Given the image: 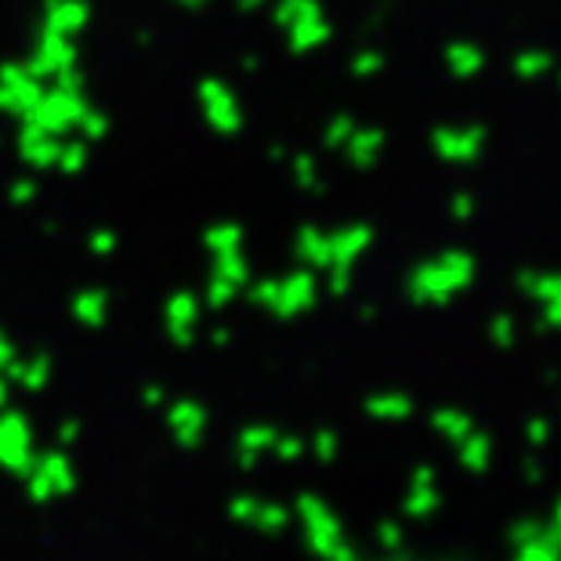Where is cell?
I'll list each match as a JSON object with an SVG mask.
<instances>
[{
  "mask_svg": "<svg viewBox=\"0 0 561 561\" xmlns=\"http://www.w3.org/2000/svg\"><path fill=\"white\" fill-rule=\"evenodd\" d=\"M26 489H29V500L33 503H48L54 497V489H51V478L44 475L40 467H33L29 475H26Z\"/></svg>",
  "mask_w": 561,
  "mask_h": 561,
  "instance_id": "52a82bcc",
  "label": "cell"
},
{
  "mask_svg": "<svg viewBox=\"0 0 561 561\" xmlns=\"http://www.w3.org/2000/svg\"><path fill=\"white\" fill-rule=\"evenodd\" d=\"M44 377H48V369H44V363H37V366H33L29 374H26V385H29V388H40Z\"/></svg>",
  "mask_w": 561,
  "mask_h": 561,
  "instance_id": "7c38bea8",
  "label": "cell"
},
{
  "mask_svg": "<svg viewBox=\"0 0 561 561\" xmlns=\"http://www.w3.org/2000/svg\"><path fill=\"white\" fill-rule=\"evenodd\" d=\"M257 508H261V500H254V497H235V500L229 503V514H232L235 522H254Z\"/></svg>",
  "mask_w": 561,
  "mask_h": 561,
  "instance_id": "ba28073f",
  "label": "cell"
},
{
  "mask_svg": "<svg viewBox=\"0 0 561 561\" xmlns=\"http://www.w3.org/2000/svg\"><path fill=\"white\" fill-rule=\"evenodd\" d=\"M145 402H153V406H156V402H160V388H149V395H145Z\"/></svg>",
  "mask_w": 561,
  "mask_h": 561,
  "instance_id": "4fadbf2b",
  "label": "cell"
},
{
  "mask_svg": "<svg viewBox=\"0 0 561 561\" xmlns=\"http://www.w3.org/2000/svg\"><path fill=\"white\" fill-rule=\"evenodd\" d=\"M204 410L196 406V402H178L171 410V428H174V439L182 449H196L199 439H204Z\"/></svg>",
  "mask_w": 561,
  "mask_h": 561,
  "instance_id": "3957f363",
  "label": "cell"
},
{
  "mask_svg": "<svg viewBox=\"0 0 561 561\" xmlns=\"http://www.w3.org/2000/svg\"><path fill=\"white\" fill-rule=\"evenodd\" d=\"M333 449H337L333 435H319V442H316V456H319V460H333Z\"/></svg>",
  "mask_w": 561,
  "mask_h": 561,
  "instance_id": "30bf717a",
  "label": "cell"
},
{
  "mask_svg": "<svg viewBox=\"0 0 561 561\" xmlns=\"http://www.w3.org/2000/svg\"><path fill=\"white\" fill-rule=\"evenodd\" d=\"M0 406H4V385H0Z\"/></svg>",
  "mask_w": 561,
  "mask_h": 561,
  "instance_id": "5bb4252c",
  "label": "cell"
},
{
  "mask_svg": "<svg viewBox=\"0 0 561 561\" xmlns=\"http://www.w3.org/2000/svg\"><path fill=\"white\" fill-rule=\"evenodd\" d=\"M76 435H81V424H76V420H65L62 428H59V442L70 446V442H76Z\"/></svg>",
  "mask_w": 561,
  "mask_h": 561,
  "instance_id": "8fae6325",
  "label": "cell"
},
{
  "mask_svg": "<svg viewBox=\"0 0 561 561\" xmlns=\"http://www.w3.org/2000/svg\"><path fill=\"white\" fill-rule=\"evenodd\" d=\"M37 467L51 478L54 497H65V492L76 489V471L65 453H37Z\"/></svg>",
  "mask_w": 561,
  "mask_h": 561,
  "instance_id": "277c9868",
  "label": "cell"
},
{
  "mask_svg": "<svg viewBox=\"0 0 561 561\" xmlns=\"http://www.w3.org/2000/svg\"><path fill=\"white\" fill-rule=\"evenodd\" d=\"M286 508H279V503H261V508H257V514H254V525L261 533H279L286 525Z\"/></svg>",
  "mask_w": 561,
  "mask_h": 561,
  "instance_id": "8992f818",
  "label": "cell"
},
{
  "mask_svg": "<svg viewBox=\"0 0 561 561\" xmlns=\"http://www.w3.org/2000/svg\"><path fill=\"white\" fill-rule=\"evenodd\" d=\"M297 511L308 525V544L316 547L322 558H327L333 547L341 544V525H337V519L327 511V503H319L316 497H301Z\"/></svg>",
  "mask_w": 561,
  "mask_h": 561,
  "instance_id": "7a4b0ae2",
  "label": "cell"
},
{
  "mask_svg": "<svg viewBox=\"0 0 561 561\" xmlns=\"http://www.w3.org/2000/svg\"><path fill=\"white\" fill-rule=\"evenodd\" d=\"M272 449H279L276 456H283V460H297V456H301V449H305V446H301L297 439H276V446H272Z\"/></svg>",
  "mask_w": 561,
  "mask_h": 561,
  "instance_id": "9c48e42d",
  "label": "cell"
},
{
  "mask_svg": "<svg viewBox=\"0 0 561 561\" xmlns=\"http://www.w3.org/2000/svg\"><path fill=\"white\" fill-rule=\"evenodd\" d=\"M0 467L19 478H26L29 471L37 467L29 424H26V417H19V413H11V417L0 420Z\"/></svg>",
  "mask_w": 561,
  "mask_h": 561,
  "instance_id": "6da1fadb",
  "label": "cell"
},
{
  "mask_svg": "<svg viewBox=\"0 0 561 561\" xmlns=\"http://www.w3.org/2000/svg\"><path fill=\"white\" fill-rule=\"evenodd\" d=\"M276 439H279V435H276L272 428H246V431L240 435V464L251 467L254 460L265 453V449L276 446Z\"/></svg>",
  "mask_w": 561,
  "mask_h": 561,
  "instance_id": "5b68a950",
  "label": "cell"
}]
</instances>
